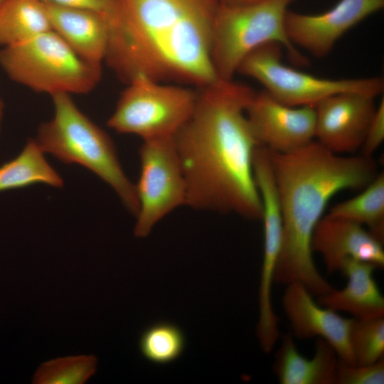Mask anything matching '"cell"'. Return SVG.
<instances>
[{"mask_svg":"<svg viewBox=\"0 0 384 384\" xmlns=\"http://www.w3.org/2000/svg\"><path fill=\"white\" fill-rule=\"evenodd\" d=\"M376 267L355 259H348L339 272L347 279L341 289H332L316 297L323 306L338 313L346 312L355 319L384 316V297L373 277Z\"/></svg>","mask_w":384,"mask_h":384,"instance_id":"cell-17","label":"cell"},{"mask_svg":"<svg viewBox=\"0 0 384 384\" xmlns=\"http://www.w3.org/2000/svg\"><path fill=\"white\" fill-rule=\"evenodd\" d=\"M185 336L176 325L168 322L155 324L143 331L139 348L148 361L166 364L175 361L185 348Z\"/></svg>","mask_w":384,"mask_h":384,"instance_id":"cell-22","label":"cell"},{"mask_svg":"<svg viewBox=\"0 0 384 384\" xmlns=\"http://www.w3.org/2000/svg\"><path fill=\"white\" fill-rule=\"evenodd\" d=\"M45 5L52 30L82 59L101 65L109 44L107 20L88 10L50 3Z\"/></svg>","mask_w":384,"mask_h":384,"instance_id":"cell-16","label":"cell"},{"mask_svg":"<svg viewBox=\"0 0 384 384\" xmlns=\"http://www.w3.org/2000/svg\"><path fill=\"white\" fill-rule=\"evenodd\" d=\"M0 68L13 81L35 92L86 94L101 78V65L80 57L55 31L0 48Z\"/></svg>","mask_w":384,"mask_h":384,"instance_id":"cell-6","label":"cell"},{"mask_svg":"<svg viewBox=\"0 0 384 384\" xmlns=\"http://www.w3.org/2000/svg\"><path fill=\"white\" fill-rule=\"evenodd\" d=\"M294 0H264L247 4L219 2L212 28L210 58L218 79L230 80L242 61L260 46L277 42L297 65L307 63L289 41L284 18Z\"/></svg>","mask_w":384,"mask_h":384,"instance_id":"cell-5","label":"cell"},{"mask_svg":"<svg viewBox=\"0 0 384 384\" xmlns=\"http://www.w3.org/2000/svg\"><path fill=\"white\" fill-rule=\"evenodd\" d=\"M52 30L41 0H5L0 6V47L16 45Z\"/></svg>","mask_w":384,"mask_h":384,"instance_id":"cell-19","label":"cell"},{"mask_svg":"<svg viewBox=\"0 0 384 384\" xmlns=\"http://www.w3.org/2000/svg\"><path fill=\"white\" fill-rule=\"evenodd\" d=\"M219 0H122L105 60L129 82L143 75L204 87L218 80L211 58Z\"/></svg>","mask_w":384,"mask_h":384,"instance_id":"cell-2","label":"cell"},{"mask_svg":"<svg viewBox=\"0 0 384 384\" xmlns=\"http://www.w3.org/2000/svg\"><path fill=\"white\" fill-rule=\"evenodd\" d=\"M361 193L334 206L331 215L356 222L368 230L383 242L384 239V174L376 177Z\"/></svg>","mask_w":384,"mask_h":384,"instance_id":"cell-21","label":"cell"},{"mask_svg":"<svg viewBox=\"0 0 384 384\" xmlns=\"http://www.w3.org/2000/svg\"><path fill=\"white\" fill-rule=\"evenodd\" d=\"M4 113V104L2 99L0 97V131H1V124L3 121Z\"/></svg>","mask_w":384,"mask_h":384,"instance_id":"cell-29","label":"cell"},{"mask_svg":"<svg viewBox=\"0 0 384 384\" xmlns=\"http://www.w3.org/2000/svg\"><path fill=\"white\" fill-rule=\"evenodd\" d=\"M253 173L262 203L263 222V257L259 287V311L269 313L273 309L272 289L282 240V218L276 183L268 151L255 150Z\"/></svg>","mask_w":384,"mask_h":384,"instance_id":"cell-15","label":"cell"},{"mask_svg":"<svg viewBox=\"0 0 384 384\" xmlns=\"http://www.w3.org/2000/svg\"><path fill=\"white\" fill-rule=\"evenodd\" d=\"M255 92L233 79H218L198 93L191 116L174 136L186 185V205L261 220L253 173L259 145L245 114Z\"/></svg>","mask_w":384,"mask_h":384,"instance_id":"cell-1","label":"cell"},{"mask_svg":"<svg viewBox=\"0 0 384 384\" xmlns=\"http://www.w3.org/2000/svg\"><path fill=\"white\" fill-rule=\"evenodd\" d=\"M245 114L259 146L276 153H287L315 139L314 107L286 105L264 90L255 92Z\"/></svg>","mask_w":384,"mask_h":384,"instance_id":"cell-11","label":"cell"},{"mask_svg":"<svg viewBox=\"0 0 384 384\" xmlns=\"http://www.w3.org/2000/svg\"><path fill=\"white\" fill-rule=\"evenodd\" d=\"M44 3L78 8L104 16L108 23L114 17L122 0H41Z\"/></svg>","mask_w":384,"mask_h":384,"instance_id":"cell-26","label":"cell"},{"mask_svg":"<svg viewBox=\"0 0 384 384\" xmlns=\"http://www.w3.org/2000/svg\"><path fill=\"white\" fill-rule=\"evenodd\" d=\"M275 352L273 373L281 384H335L339 361L334 348L316 338L314 355L308 358L299 351L291 333L280 336Z\"/></svg>","mask_w":384,"mask_h":384,"instance_id":"cell-18","label":"cell"},{"mask_svg":"<svg viewBox=\"0 0 384 384\" xmlns=\"http://www.w3.org/2000/svg\"><path fill=\"white\" fill-rule=\"evenodd\" d=\"M282 46L265 43L242 61L238 73L260 83L277 101L292 107H314L324 99L343 92H356L376 97L383 93L381 77L329 79L317 77L282 61Z\"/></svg>","mask_w":384,"mask_h":384,"instance_id":"cell-7","label":"cell"},{"mask_svg":"<svg viewBox=\"0 0 384 384\" xmlns=\"http://www.w3.org/2000/svg\"><path fill=\"white\" fill-rule=\"evenodd\" d=\"M221 2L238 4H247L260 2L264 0H219Z\"/></svg>","mask_w":384,"mask_h":384,"instance_id":"cell-28","label":"cell"},{"mask_svg":"<svg viewBox=\"0 0 384 384\" xmlns=\"http://www.w3.org/2000/svg\"><path fill=\"white\" fill-rule=\"evenodd\" d=\"M37 183L63 186V179L47 161L36 140L31 138L15 159L0 166V192Z\"/></svg>","mask_w":384,"mask_h":384,"instance_id":"cell-20","label":"cell"},{"mask_svg":"<svg viewBox=\"0 0 384 384\" xmlns=\"http://www.w3.org/2000/svg\"><path fill=\"white\" fill-rule=\"evenodd\" d=\"M282 218V240L274 283H299L314 297L333 287L318 270L314 230L329 201L344 190H362L378 174L373 156L341 155L315 139L287 153L269 151Z\"/></svg>","mask_w":384,"mask_h":384,"instance_id":"cell-3","label":"cell"},{"mask_svg":"<svg viewBox=\"0 0 384 384\" xmlns=\"http://www.w3.org/2000/svg\"><path fill=\"white\" fill-rule=\"evenodd\" d=\"M383 242L364 226L348 219L326 214L317 223L311 249L323 259L328 273L339 272L343 262L355 259L384 267Z\"/></svg>","mask_w":384,"mask_h":384,"instance_id":"cell-14","label":"cell"},{"mask_svg":"<svg viewBox=\"0 0 384 384\" xmlns=\"http://www.w3.org/2000/svg\"><path fill=\"white\" fill-rule=\"evenodd\" d=\"M139 154L141 171L135 187L139 208L134 232L144 238L166 215L186 205V185L174 137L144 140Z\"/></svg>","mask_w":384,"mask_h":384,"instance_id":"cell-9","label":"cell"},{"mask_svg":"<svg viewBox=\"0 0 384 384\" xmlns=\"http://www.w3.org/2000/svg\"><path fill=\"white\" fill-rule=\"evenodd\" d=\"M384 358L370 364H348L339 360L335 384H383Z\"/></svg>","mask_w":384,"mask_h":384,"instance_id":"cell-25","label":"cell"},{"mask_svg":"<svg viewBox=\"0 0 384 384\" xmlns=\"http://www.w3.org/2000/svg\"><path fill=\"white\" fill-rule=\"evenodd\" d=\"M5 0H0V6H1V4H3V2Z\"/></svg>","mask_w":384,"mask_h":384,"instance_id":"cell-30","label":"cell"},{"mask_svg":"<svg viewBox=\"0 0 384 384\" xmlns=\"http://www.w3.org/2000/svg\"><path fill=\"white\" fill-rule=\"evenodd\" d=\"M97 359L93 355L67 356L42 363L34 374L35 384H82L96 372Z\"/></svg>","mask_w":384,"mask_h":384,"instance_id":"cell-23","label":"cell"},{"mask_svg":"<svg viewBox=\"0 0 384 384\" xmlns=\"http://www.w3.org/2000/svg\"><path fill=\"white\" fill-rule=\"evenodd\" d=\"M127 84L107 122L119 133L143 141L172 137L193 112L198 93L191 89L163 85L143 75Z\"/></svg>","mask_w":384,"mask_h":384,"instance_id":"cell-8","label":"cell"},{"mask_svg":"<svg viewBox=\"0 0 384 384\" xmlns=\"http://www.w3.org/2000/svg\"><path fill=\"white\" fill-rule=\"evenodd\" d=\"M51 97L54 116L37 131L36 140L41 149L63 163L92 171L114 190L136 217L139 208L136 187L124 172L110 137L79 110L70 95Z\"/></svg>","mask_w":384,"mask_h":384,"instance_id":"cell-4","label":"cell"},{"mask_svg":"<svg viewBox=\"0 0 384 384\" xmlns=\"http://www.w3.org/2000/svg\"><path fill=\"white\" fill-rule=\"evenodd\" d=\"M285 287L282 305L292 336L301 339L321 338L334 348L341 361L356 364L349 343L353 319L321 306L299 283Z\"/></svg>","mask_w":384,"mask_h":384,"instance_id":"cell-13","label":"cell"},{"mask_svg":"<svg viewBox=\"0 0 384 384\" xmlns=\"http://www.w3.org/2000/svg\"><path fill=\"white\" fill-rule=\"evenodd\" d=\"M383 7L384 0H339L332 8L318 14L288 10L285 31L297 48L323 58L349 30Z\"/></svg>","mask_w":384,"mask_h":384,"instance_id":"cell-10","label":"cell"},{"mask_svg":"<svg viewBox=\"0 0 384 384\" xmlns=\"http://www.w3.org/2000/svg\"><path fill=\"white\" fill-rule=\"evenodd\" d=\"M384 140V99L377 105L368 128L361 151L362 155L372 156Z\"/></svg>","mask_w":384,"mask_h":384,"instance_id":"cell-27","label":"cell"},{"mask_svg":"<svg viewBox=\"0 0 384 384\" xmlns=\"http://www.w3.org/2000/svg\"><path fill=\"white\" fill-rule=\"evenodd\" d=\"M349 343L356 364H370L384 358V316L353 319Z\"/></svg>","mask_w":384,"mask_h":384,"instance_id":"cell-24","label":"cell"},{"mask_svg":"<svg viewBox=\"0 0 384 384\" xmlns=\"http://www.w3.org/2000/svg\"><path fill=\"white\" fill-rule=\"evenodd\" d=\"M375 97L356 92L329 96L315 105V140L333 153L360 151L375 114Z\"/></svg>","mask_w":384,"mask_h":384,"instance_id":"cell-12","label":"cell"}]
</instances>
